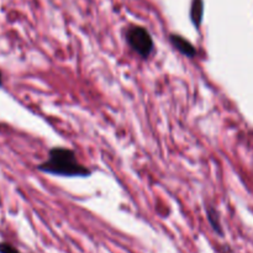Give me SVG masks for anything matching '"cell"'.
I'll return each mask as SVG.
<instances>
[{"label": "cell", "instance_id": "277c9868", "mask_svg": "<svg viewBox=\"0 0 253 253\" xmlns=\"http://www.w3.org/2000/svg\"><path fill=\"white\" fill-rule=\"evenodd\" d=\"M203 14H204L203 0H193L192 6H190V20L198 30L200 29V25H202Z\"/></svg>", "mask_w": 253, "mask_h": 253}, {"label": "cell", "instance_id": "7a4b0ae2", "mask_svg": "<svg viewBox=\"0 0 253 253\" xmlns=\"http://www.w3.org/2000/svg\"><path fill=\"white\" fill-rule=\"evenodd\" d=\"M126 42L141 58L147 59L155 49L153 39L148 30L143 26L132 25L126 31Z\"/></svg>", "mask_w": 253, "mask_h": 253}, {"label": "cell", "instance_id": "3957f363", "mask_svg": "<svg viewBox=\"0 0 253 253\" xmlns=\"http://www.w3.org/2000/svg\"><path fill=\"white\" fill-rule=\"evenodd\" d=\"M169 42L180 54H183V56L188 57V58H194V57L197 56V48L193 46L192 42L188 41L187 39H184V37L180 36V35L170 34Z\"/></svg>", "mask_w": 253, "mask_h": 253}, {"label": "cell", "instance_id": "52a82bcc", "mask_svg": "<svg viewBox=\"0 0 253 253\" xmlns=\"http://www.w3.org/2000/svg\"><path fill=\"white\" fill-rule=\"evenodd\" d=\"M2 85V74H1V72H0V86Z\"/></svg>", "mask_w": 253, "mask_h": 253}, {"label": "cell", "instance_id": "8992f818", "mask_svg": "<svg viewBox=\"0 0 253 253\" xmlns=\"http://www.w3.org/2000/svg\"><path fill=\"white\" fill-rule=\"evenodd\" d=\"M0 253H20V251L7 242H0Z\"/></svg>", "mask_w": 253, "mask_h": 253}, {"label": "cell", "instance_id": "6da1fadb", "mask_svg": "<svg viewBox=\"0 0 253 253\" xmlns=\"http://www.w3.org/2000/svg\"><path fill=\"white\" fill-rule=\"evenodd\" d=\"M37 170L46 174L59 177H90L91 170L82 165L73 150L64 147H53L48 151L46 161L37 165Z\"/></svg>", "mask_w": 253, "mask_h": 253}, {"label": "cell", "instance_id": "5b68a950", "mask_svg": "<svg viewBox=\"0 0 253 253\" xmlns=\"http://www.w3.org/2000/svg\"><path fill=\"white\" fill-rule=\"evenodd\" d=\"M207 216H208V221H209V224L211 225L212 230H214L217 235L222 236L224 232H222L221 222H220V215L219 212H217V210L212 207H207Z\"/></svg>", "mask_w": 253, "mask_h": 253}]
</instances>
